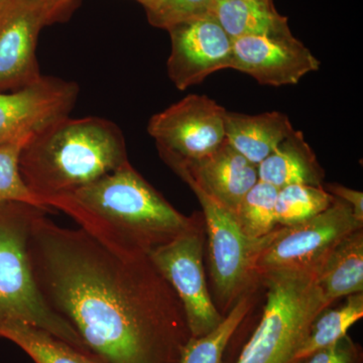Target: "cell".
<instances>
[{
  "mask_svg": "<svg viewBox=\"0 0 363 363\" xmlns=\"http://www.w3.org/2000/svg\"><path fill=\"white\" fill-rule=\"evenodd\" d=\"M43 211L28 257L40 295L104 363H180L191 336L175 291L149 253L106 245Z\"/></svg>",
  "mask_w": 363,
  "mask_h": 363,
  "instance_id": "6da1fadb",
  "label": "cell"
},
{
  "mask_svg": "<svg viewBox=\"0 0 363 363\" xmlns=\"http://www.w3.org/2000/svg\"><path fill=\"white\" fill-rule=\"evenodd\" d=\"M111 247L149 253L193 225L126 162L68 195L45 200Z\"/></svg>",
  "mask_w": 363,
  "mask_h": 363,
  "instance_id": "7a4b0ae2",
  "label": "cell"
},
{
  "mask_svg": "<svg viewBox=\"0 0 363 363\" xmlns=\"http://www.w3.org/2000/svg\"><path fill=\"white\" fill-rule=\"evenodd\" d=\"M128 162L125 138L116 123L97 116H66L28 140L20 171L45 207V200L71 194Z\"/></svg>",
  "mask_w": 363,
  "mask_h": 363,
  "instance_id": "3957f363",
  "label": "cell"
},
{
  "mask_svg": "<svg viewBox=\"0 0 363 363\" xmlns=\"http://www.w3.org/2000/svg\"><path fill=\"white\" fill-rule=\"evenodd\" d=\"M43 211L49 209L18 202L0 204V328L35 327L91 355L75 329L48 306L33 279L28 240L33 220Z\"/></svg>",
  "mask_w": 363,
  "mask_h": 363,
  "instance_id": "277c9868",
  "label": "cell"
},
{
  "mask_svg": "<svg viewBox=\"0 0 363 363\" xmlns=\"http://www.w3.org/2000/svg\"><path fill=\"white\" fill-rule=\"evenodd\" d=\"M262 319L235 363H297L296 354L315 320L328 309L317 277L305 272H269Z\"/></svg>",
  "mask_w": 363,
  "mask_h": 363,
  "instance_id": "5b68a950",
  "label": "cell"
},
{
  "mask_svg": "<svg viewBox=\"0 0 363 363\" xmlns=\"http://www.w3.org/2000/svg\"><path fill=\"white\" fill-rule=\"evenodd\" d=\"M352 208L335 198L321 213L267 234L255 259L257 278L269 272H296L318 277L329 255L350 234L362 228Z\"/></svg>",
  "mask_w": 363,
  "mask_h": 363,
  "instance_id": "8992f818",
  "label": "cell"
},
{
  "mask_svg": "<svg viewBox=\"0 0 363 363\" xmlns=\"http://www.w3.org/2000/svg\"><path fill=\"white\" fill-rule=\"evenodd\" d=\"M199 200L209 247L210 269L215 290L224 306L247 293L255 274V259L266 242V236L253 240L245 235L233 212L222 206L192 182H186Z\"/></svg>",
  "mask_w": 363,
  "mask_h": 363,
  "instance_id": "52a82bcc",
  "label": "cell"
},
{
  "mask_svg": "<svg viewBox=\"0 0 363 363\" xmlns=\"http://www.w3.org/2000/svg\"><path fill=\"white\" fill-rule=\"evenodd\" d=\"M204 219L149 252L150 259L180 298L192 337L206 335L223 320L208 291L203 266Z\"/></svg>",
  "mask_w": 363,
  "mask_h": 363,
  "instance_id": "ba28073f",
  "label": "cell"
},
{
  "mask_svg": "<svg viewBox=\"0 0 363 363\" xmlns=\"http://www.w3.org/2000/svg\"><path fill=\"white\" fill-rule=\"evenodd\" d=\"M226 109L206 95H188L150 117L147 133L164 162H192L225 140Z\"/></svg>",
  "mask_w": 363,
  "mask_h": 363,
  "instance_id": "9c48e42d",
  "label": "cell"
},
{
  "mask_svg": "<svg viewBox=\"0 0 363 363\" xmlns=\"http://www.w3.org/2000/svg\"><path fill=\"white\" fill-rule=\"evenodd\" d=\"M79 91L74 81L43 75L21 89L0 92V145L30 138L69 116Z\"/></svg>",
  "mask_w": 363,
  "mask_h": 363,
  "instance_id": "30bf717a",
  "label": "cell"
},
{
  "mask_svg": "<svg viewBox=\"0 0 363 363\" xmlns=\"http://www.w3.org/2000/svg\"><path fill=\"white\" fill-rule=\"evenodd\" d=\"M168 32L171 54L167 70L179 90L199 84L215 72L230 68L233 40L213 14L178 23Z\"/></svg>",
  "mask_w": 363,
  "mask_h": 363,
  "instance_id": "8fae6325",
  "label": "cell"
},
{
  "mask_svg": "<svg viewBox=\"0 0 363 363\" xmlns=\"http://www.w3.org/2000/svg\"><path fill=\"white\" fill-rule=\"evenodd\" d=\"M320 66L319 60L293 35L233 40L230 69L252 76L260 84L295 85Z\"/></svg>",
  "mask_w": 363,
  "mask_h": 363,
  "instance_id": "7c38bea8",
  "label": "cell"
},
{
  "mask_svg": "<svg viewBox=\"0 0 363 363\" xmlns=\"http://www.w3.org/2000/svg\"><path fill=\"white\" fill-rule=\"evenodd\" d=\"M45 26V16L23 0L0 11V92L21 89L42 77L37 44Z\"/></svg>",
  "mask_w": 363,
  "mask_h": 363,
  "instance_id": "4fadbf2b",
  "label": "cell"
},
{
  "mask_svg": "<svg viewBox=\"0 0 363 363\" xmlns=\"http://www.w3.org/2000/svg\"><path fill=\"white\" fill-rule=\"evenodd\" d=\"M169 166L184 181L196 184L231 212L235 211L242 198L259 182L257 166L234 150L226 140L198 161Z\"/></svg>",
  "mask_w": 363,
  "mask_h": 363,
  "instance_id": "5bb4252c",
  "label": "cell"
},
{
  "mask_svg": "<svg viewBox=\"0 0 363 363\" xmlns=\"http://www.w3.org/2000/svg\"><path fill=\"white\" fill-rule=\"evenodd\" d=\"M293 130L290 119L281 112L250 116L226 111V142L255 166L267 159Z\"/></svg>",
  "mask_w": 363,
  "mask_h": 363,
  "instance_id": "9a60e30c",
  "label": "cell"
},
{
  "mask_svg": "<svg viewBox=\"0 0 363 363\" xmlns=\"http://www.w3.org/2000/svg\"><path fill=\"white\" fill-rule=\"evenodd\" d=\"M259 181L277 189L290 185L323 187L324 171L302 131L293 130L257 166Z\"/></svg>",
  "mask_w": 363,
  "mask_h": 363,
  "instance_id": "2e32d148",
  "label": "cell"
},
{
  "mask_svg": "<svg viewBox=\"0 0 363 363\" xmlns=\"http://www.w3.org/2000/svg\"><path fill=\"white\" fill-rule=\"evenodd\" d=\"M211 13L233 40L260 35H292L288 18L272 2L257 0H214Z\"/></svg>",
  "mask_w": 363,
  "mask_h": 363,
  "instance_id": "e0dca14e",
  "label": "cell"
},
{
  "mask_svg": "<svg viewBox=\"0 0 363 363\" xmlns=\"http://www.w3.org/2000/svg\"><path fill=\"white\" fill-rule=\"evenodd\" d=\"M330 307L336 300L363 292V230L350 234L332 250L317 277Z\"/></svg>",
  "mask_w": 363,
  "mask_h": 363,
  "instance_id": "ac0fdd59",
  "label": "cell"
},
{
  "mask_svg": "<svg viewBox=\"0 0 363 363\" xmlns=\"http://www.w3.org/2000/svg\"><path fill=\"white\" fill-rule=\"evenodd\" d=\"M252 298L248 294L241 296L228 314L213 330L201 337L189 339L180 363H225L227 351L238 329L252 310Z\"/></svg>",
  "mask_w": 363,
  "mask_h": 363,
  "instance_id": "d6986e66",
  "label": "cell"
},
{
  "mask_svg": "<svg viewBox=\"0 0 363 363\" xmlns=\"http://www.w3.org/2000/svg\"><path fill=\"white\" fill-rule=\"evenodd\" d=\"M0 338L18 345L35 363H104L49 332L26 325L2 327Z\"/></svg>",
  "mask_w": 363,
  "mask_h": 363,
  "instance_id": "ffe728a7",
  "label": "cell"
},
{
  "mask_svg": "<svg viewBox=\"0 0 363 363\" xmlns=\"http://www.w3.org/2000/svg\"><path fill=\"white\" fill-rule=\"evenodd\" d=\"M363 317V292L348 296L345 304L333 310H325L315 320L295 362L305 359L317 351L329 347L347 336L351 327Z\"/></svg>",
  "mask_w": 363,
  "mask_h": 363,
  "instance_id": "44dd1931",
  "label": "cell"
},
{
  "mask_svg": "<svg viewBox=\"0 0 363 363\" xmlns=\"http://www.w3.org/2000/svg\"><path fill=\"white\" fill-rule=\"evenodd\" d=\"M279 189L257 182L245 194L233 212L242 233L250 238L259 240L278 226L276 203Z\"/></svg>",
  "mask_w": 363,
  "mask_h": 363,
  "instance_id": "7402d4cb",
  "label": "cell"
},
{
  "mask_svg": "<svg viewBox=\"0 0 363 363\" xmlns=\"http://www.w3.org/2000/svg\"><path fill=\"white\" fill-rule=\"evenodd\" d=\"M335 197L323 187L290 185L279 189L276 203L277 223L289 226L300 223L321 213Z\"/></svg>",
  "mask_w": 363,
  "mask_h": 363,
  "instance_id": "603a6c76",
  "label": "cell"
},
{
  "mask_svg": "<svg viewBox=\"0 0 363 363\" xmlns=\"http://www.w3.org/2000/svg\"><path fill=\"white\" fill-rule=\"evenodd\" d=\"M30 138L0 145V204L25 203L44 208L39 198L30 192L20 171V157Z\"/></svg>",
  "mask_w": 363,
  "mask_h": 363,
  "instance_id": "cb8c5ba5",
  "label": "cell"
},
{
  "mask_svg": "<svg viewBox=\"0 0 363 363\" xmlns=\"http://www.w3.org/2000/svg\"><path fill=\"white\" fill-rule=\"evenodd\" d=\"M214 0H150L143 6L150 25L168 30L178 25L211 13Z\"/></svg>",
  "mask_w": 363,
  "mask_h": 363,
  "instance_id": "d4e9b609",
  "label": "cell"
},
{
  "mask_svg": "<svg viewBox=\"0 0 363 363\" xmlns=\"http://www.w3.org/2000/svg\"><path fill=\"white\" fill-rule=\"evenodd\" d=\"M297 363H363L362 348L347 335Z\"/></svg>",
  "mask_w": 363,
  "mask_h": 363,
  "instance_id": "484cf974",
  "label": "cell"
},
{
  "mask_svg": "<svg viewBox=\"0 0 363 363\" xmlns=\"http://www.w3.org/2000/svg\"><path fill=\"white\" fill-rule=\"evenodd\" d=\"M45 16L48 25L66 21L76 6L77 0H23Z\"/></svg>",
  "mask_w": 363,
  "mask_h": 363,
  "instance_id": "4316f807",
  "label": "cell"
},
{
  "mask_svg": "<svg viewBox=\"0 0 363 363\" xmlns=\"http://www.w3.org/2000/svg\"><path fill=\"white\" fill-rule=\"evenodd\" d=\"M325 190L330 193L333 197L337 198L352 208L353 213L358 220L363 222V193L360 191L338 185V184H328Z\"/></svg>",
  "mask_w": 363,
  "mask_h": 363,
  "instance_id": "83f0119b",
  "label": "cell"
},
{
  "mask_svg": "<svg viewBox=\"0 0 363 363\" xmlns=\"http://www.w3.org/2000/svg\"><path fill=\"white\" fill-rule=\"evenodd\" d=\"M13 0H0V11H2V9H4V7H6L9 6V4H11Z\"/></svg>",
  "mask_w": 363,
  "mask_h": 363,
  "instance_id": "f1b7e54d",
  "label": "cell"
},
{
  "mask_svg": "<svg viewBox=\"0 0 363 363\" xmlns=\"http://www.w3.org/2000/svg\"><path fill=\"white\" fill-rule=\"evenodd\" d=\"M136 1H138L140 4H143V6H145L147 4H149L150 0H136Z\"/></svg>",
  "mask_w": 363,
  "mask_h": 363,
  "instance_id": "f546056e",
  "label": "cell"
},
{
  "mask_svg": "<svg viewBox=\"0 0 363 363\" xmlns=\"http://www.w3.org/2000/svg\"><path fill=\"white\" fill-rule=\"evenodd\" d=\"M257 1L272 2V0H257Z\"/></svg>",
  "mask_w": 363,
  "mask_h": 363,
  "instance_id": "4dcf8cb0",
  "label": "cell"
}]
</instances>
